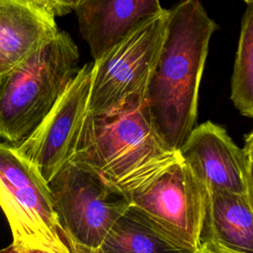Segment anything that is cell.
I'll use <instances>...</instances> for the list:
<instances>
[{"label": "cell", "mask_w": 253, "mask_h": 253, "mask_svg": "<svg viewBox=\"0 0 253 253\" xmlns=\"http://www.w3.org/2000/svg\"><path fill=\"white\" fill-rule=\"evenodd\" d=\"M55 17L36 0H0V75L26 60L58 33Z\"/></svg>", "instance_id": "cell-11"}, {"label": "cell", "mask_w": 253, "mask_h": 253, "mask_svg": "<svg viewBox=\"0 0 253 253\" xmlns=\"http://www.w3.org/2000/svg\"><path fill=\"white\" fill-rule=\"evenodd\" d=\"M179 157L156 131L145 100L131 99L105 113L86 114L71 160L129 199Z\"/></svg>", "instance_id": "cell-2"}, {"label": "cell", "mask_w": 253, "mask_h": 253, "mask_svg": "<svg viewBox=\"0 0 253 253\" xmlns=\"http://www.w3.org/2000/svg\"><path fill=\"white\" fill-rule=\"evenodd\" d=\"M205 233L202 239L237 253H253V197L207 191Z\"/></svg>", "instance_id": "cell-12"}, {"label": "cell", "mask_w": 253, "mask_h": 253, "mask_svg": "<svg viewBox=\"0 0 253 253\" xmlns=\"http://www.w3.org/2000/svg\"><path fill=\"white\" fill-rule=\"evenodd\" d=\"M206 206L205 186L180 156L129 197L128 210L173 246L196 253L202 243Z\"/></svg>", "instance_id": "cell-6"}, {"label": "cell", "mask_w": 253, "mask_h": 253, "mask_svg": "<svg viewBox=\"0 0 253 253\" xmlns=\"http://www.w3.org/2000/svg\"><path fill=\"white\" fill-rule=\"evenodd\" d=\"M88 250V249H87ZM92 253H104L102 250H100V249H98V250H95V251H91Z\"/></svg>", "instance_id": "cell-20"}, {"label": "cell", "mask_w": 253, "mask_h": 253, "mask_svg": "<svg viewBox=\"0 0 253 253\" xmlns=\"http://www.w3.org/2000/svg\"><path fill=\"white\" fill-rule=\"evenodd\" d=\"M178 152L207 191L253 197L252 131L240 147L224 127L208 121L192 129Z\"/></svg>", "instance_id": "cell-9"}, {"label": "cell", "mask_w": 253, "mask_h": 253, "mask_svg": "<svg viewBox=\"0 0 253 253\" xmlns=\"http://www.w3.org/2000/svg\"><path fill=\"white\" fill-rule=\"evenodd\" d=\"M0 208L15 247L76 253L61 226L47 183L13 145L0 142Z\"/></svg>", "instance_id": "cell-4"}, {"label": "cell", "mask_w": 253, "mask_h": 253, "mask_svg": "<svg viewBox=\"0 0 253 253\" xmlns=\"http://www.w3.org/2000/svg\"><path fill=\"white\" fill-rule=\"evenodd\" d=\"M99 249L104 253H192L170 244L129 210L114 224Z\"/></svg>", "instance_id": "cell-13"}, {"label": "cell", "mask_w": 253, "mask_h": 253, "mask_svg": "<svg viewBox=\"0 0 253 253\" xmlns=\"http://www.w3.org/2000/svg\"><path fill=\"white\" fill-rule=\"evenodd\" d=\"M168 11L145 102L156 131L178 151L195 127L201 79L216 24L200 0H183Z\"/></svg>", "instance_id": "cell-1"}, {"label": "cell", "mask_w": 253, "mask_h": 253, "mask_svg": "<svg viewBox=\"0 0 253 253\" xmlns=\"http://www.w3.org/2000/svg\"><path fill=\"white\" fill-rule=\"evenodd\" d=\"M36 1L45 6L46 8H48L55 15V0H36Z\"/></svg>", "instance_id": "cell-18"}, {"label": "cell", "mask_w": 253, "mask_h": 253, "mask_svg": "<svg viewBox=\"0 0 253 253\" xmlns=\"http://www.w3.org/2000/svg\"><path fill=\"white\" fill-rule=\"evenodd\" d=\"M230 99L239 113L253 117V5L247 4L241 21L231 77Z\"/></svg>", "instance_id": "cell-14"}, {"label": "cell", "mask_w": 253, "mask_h": 253, "mask_svg": "<svg viewBox=\"0 0 253 253\" xmlns=\"http://www.w3.org/2000/svg\"><path fill=\"white\" fill-rule=\"evenodd\" d=\"M168 15L163 9L94 60L87 113L98 115L131 99L145 100L166 36Z\"/></svg>", "instance_id": "cell-5"}, {"label": "cell", "mask_w": 253, "mask_h": 253, "mask_svg": "<svg viewBox=\"0 0 253 253\" xmlns=\"http://www.w3.org/2000/svg\"><path fill=\"white\" fill-rule=\"evenodd\" d=\"M0 253H48L42 250L38 249H30V248H21V247H15L13 244H10L9 246L0 249Z\"/></svg>", "instance_id": "cell-17"}, {"label": "cell", "mask_w": 253, "mask_h": 253, "mask_svg": "<svg viewBox=\"0 0 253 253\" xmlns=\"http://www.w3.org/2000/svg\"><path fill=\"white\" fill-rule=\"evenodd\" d=\"M78 0H55V15L61 16L73 10Z\"/></svg>", "instance_id": "cell-16"}, {"label": "cell", "mask_w": 253, "mask_h": 253, "mask_svg": "<svg viewBox=\"0 0 253 253\" xmlns=\"http://www.w3.org/2000/svg\"><path fill=\"white\" fill-rule=\"evenodd\" d=\"M247 4H250V3H252V0H244Z\"/></svg>", "instance_id": "cell-21"}, {"label": "cell", "mask_w": 253, "mask_h": 253, "mask_svg": "<svg viewBox=\"0 0 253 253\" xmlns=\"http://www.w3.org/2000/svg\"><path fill=\"white\" fill-rule=\"evenodd\" d=\"M79 51L62 31L0 75V138L16 146L51 110L79 70Z\"/></svg>", "instance_id": "cell-3"}, {"label": "cell", "mask_w": 253, "mask_h": 253, "mask_svg": "<svg viewBox=\"0 0 253 253\" xmlns=\"http://www.w3.org/2000/svg\"><path fill=\"white\" fill-rule=\"evenodd\" d=\"M59 222L74 245L98 250L129 209V199L97 173L68 161L47 183Z\"/></svg>", "instance_id": "cell-7"}, {"label": "cell", "mask_w": 253, "mask_h": 253, "mask_svg": "<svg viewBox=\"0 0 253 253\" xmlns=\"http://www.w3.org/2000/svg\"><path fill=\"white\" fill-rule=\"evenodd\" d=\"M92 63L79 68L36 129L15 150L48 183L71 160L88 111Z\"/></svg>", "instance_id": "cell-8"}, {"label": "cell", "mask_w": 253, "mask_h": 253, "mask_svg": "<svg viewBox=\"0 0 253 253\" xmlns=\"http://www.w3.org/2000/svg\"><path fill=\"white\" fill-rule=\"evenodd\" d=\"M74 246H75L76 253H92L90 250H87L86 248H83L81 246H78V245H74Z\"/></svg>", "instance_id": "cell-19"}, {"label": "cell", "mask_w": 253, "mask_h": 253, "mask_svg": "<svg viewBox=\"0 0 253 253\" xmlns=\"http://www.w3.org/2000/svg\"><path fill=\"white\" fill-rule=\"evenodd\" d=\"M196 253H237V252L232 251L209 239H202L201 246Z\"/></svg>", "instance_id": "cell-15"}, {"label": "cell", "mask_w": 253, "mask_h": 253, "mask_svg": "<svg viewBox=\"0 0 253 253\" xmlns=\"http://www.w3.org/2000/svg\"><path fill=\"white\" fill-rule=\"evenodd\" d=\"M163 9L160 0H78L73 11L80 34L95 60Z\"/></svg>", "instance_id": "cell-10"}]
</instances>
